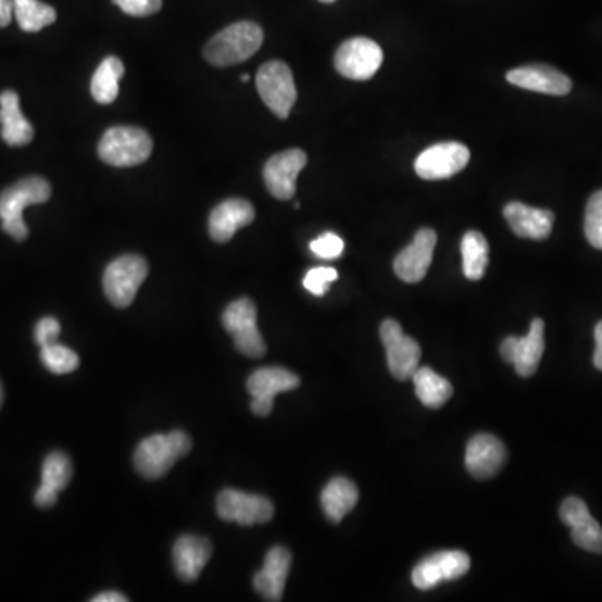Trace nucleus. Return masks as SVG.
<instances>
[{"instance_id":"1","label":"nucleus","mask_w":602,"mask_h":602,"mask_svg":"<svg viewBox=\"0 0 602 602\" xmlns=\"http://www.w3.org/2000/svg\"><path fill=\"white\" fill-rule=\"evenodd\" d=\"M51 185L40 176H29L9 186L0 195V220L2 229L15 241L27 240L29 229L24 223L23 213L30 204L46 203L51 198Z\"/></svg>"},{"instance_id":"2","label":"nucleus","mask_w":602,"mask_h":602,"mask_svg":"<svg viewBox=\"0 0 602 602\" xmlns=\"http://www.w3.org/2000/svg\"><path fill=\"white\" fill-rule=\"evenodd\" d=\"M192 442L188 434L181 430L175 432L156 434L139 443L135 452V467L141 477L149 480L161 479L171 468L175 467L179 459L191 452Z\"/></svg>"},{"instance_id":"3","label":"nucleus","mask_w":602,"mask_h":602,"mask_svg":"<svg viewBox=\"0 0 602 602\" xmlns=\"http://www.w3.org/2000/svg\"><path fill=\"white\" fill-rule=\"evenodd\" d=\"M263 45V29L243 21L216 34L204 48V58L216 67H228L248 61Z\"/></svg>"},{"instance_id":"4","label":"nucleus","mask_w":602,"mask_h":602,"mask_svg":"<svg viewBox=\"0 0 602 602\" xmlns=\"http://www.w3.org/2000/svg\"><path fill=\"white\" fill-rule=\"evenodd\" d=\"M153 153V139L141 127L116 126L104 133L98 154L102 163L131 167L145 163Z\"/></svg>"},{"instance_id":"5","label":"nucleus","mask_w":602,"mask_h":602,"mask_svg":"<svg viewBox=\"0 0 602 602\" xmlns=\"http://www.w3.org/2000/svg\"><path fill=\"white\" fill-rule=\"evenodd\" d=\"M148 263L139 254L116 258L102 276L105 297L116 309H127L135 301L148 276Z\"/></svg>"},{"instance_id":"6","label":"nucleus","mask_w":602,"mask_h":602,"mask_svg":"<svg viewBox=\"0 0 602 602\" xmlns=\"http://www.w3.org/2000/svg\"><path fill=\"white\" fill-rule=\"evenodd\" d=\"M223 327L226 328L241 355L262 359L266 353L263 335L258 330L256 306L250 298H240L226 306L223 313Z\"/></svg>"},{"instance_id":"7","label":"nucleus","mask_w":602,"mask_h":602,"mask_svg":"<svg viewBox=\"0 0 602 602\" xmlns=\"http://www.w3.org/2000/svg\"><path fill=\"white\" fill-rule=\"evenodd\" d=\"M256 88L263 102L279 117L287 120L297 102L293 73L281 61L266 62L256 74Z\"/></svg>"},{"instance_id":"8","label":"nucleus","mask_w":602,"mask_h":602,"mask_svg":"<svg viewBox=\"0 0 602 602\" xmlns=\"http://www.w3.org/2000/svg\"><path fill=\"white\" fill-rule=\"evenodd\" d=\"M216 511L225 523L240 524L243 527L266 524L273 519L275 507L269 499L256 493L226 489L216 499Z\"/></svg>"},{"instance_id":"9","label":"nucleus","mask_w":602,"mask_h":602,"mask_svg":"<svg viewBox=\"0 0 602 602\" xmlns=\"http://www.w3.org/2000/svg\"><path fill=\"white\" fill-rule=\"evenodd\" d=\"M384 62L380 46L367 37L346 40L335 54V67L341 76L352 80H368L377 74Z\"/></svg>"},{"instance_id":"10","label":"nucleus","mask_w":602,"mask_h":602,"mask_svg":"<svg viewBox=\"0 0 602 602\" xmlns=\"http://www.w3.org/2000/svg\"><path fill=\"white\" fill-rule=\"evenodd\" d=\"M380 338L387 350V363L390 374L397 380L405 381L412 378L421 362L422 350L414 338L406 337L396 319H385L380 325Z\"/></svg>"},{"instance_id":"11","label":"nucleus","mask_w":602,"mask_h":602,"mask_svg":"<svg viewBox=\"0 0 602 602\" xmlns=\"http://www.w3.org/2000/svg\"><path fill=\"white\" fill-rule=\"evenodd\" d=\"M248 392L253 397L251 412L258 417H268L273 400L278 393L290 392L300 387V377L281 367H266L253 372L248 378Z\"/></svg>"},{"instance_id":"12","label":"nucleus","mask_w":602,"mask_h":602,"mask_svg":"<svg viewBox=\"0 0 602 602\" xmlns=\"http://www.w3.org/2000/svg\"><path fill=\"white\" fill-rule=\"evenodd\" d=\"M544 328V319L534 318L526 337H507L502 341V359L512 363L521 377H532L539 368L545 350Z\"/></svg>"},{"instance_id":"13","label":"nucleus","mask_w":602,"mask_h":602,"mask_svg":"<svg viewBox=\"0 0 602 602\" xmlns=\"http://www.w3.org/2000/svg\"><path fill=\"white\" fill-rule=\"evenodd\" d=\"M471 569V557L462 551H440L427 555L415 566L412 582L421 591H428L446 580L461 579Z\"/></svg>"},{"instance_id":"14","label":"nucleus","mask_w":602,"mask_h":602,"mask_svg":"<svg viewBox=\"0 0 602 602\" xmlns=\"http://www.w3.org/2000/svg\"><path fill=\"white\" fill-rule=\"evenodd\" d=\"M471 160V151L461 142H440L430 146L415 161V171L422 179L436 181L457 175Z\"/></svg>"},{"instance_id":"15","label":"nucleus","mask_w":602,"mask_h":602,"mask_svg":"<svg viewBox=\"0 0 602 602\" xmlns=\"http://www.w3.org/2000/svg\"><path fill=\"white\" fill-rule=\"evenodd\" d=\"M306 161L309 158L301 149H287L269 158L263 170L269 195L278 200H291L297 191L298 175L306 166Z\"/></svg>"},{"instance_id":"16","label":"nucleus","mask_w":602,"mask_h":602,"mask_svg":"<svg viewBox=\"0 0 602 602\" xmlns=\"http://www.w3.org/2000/svg\"><path fill=\"white\" fill-rule=\"evenodd\" d=\"M437 244V233L422 228L405 250L397 254L393 269L405 284H418L427 275Z\"/></svg>"},{"instance_id":"17","label":"nucleus","mask_w":602,"mask_h":602,"mask_svg":"<svg viewBox=\"0 0 602 602\" xmlns=\"http://www.w3.org/2000/svg\"><path fill=\"white\" fill-rule=\"evenodd\" d=\"M507 461V450L501 439L490 434L472 437L465 450V467L472 477L479 480L490 479L499 474Z\"/></svg>"},{"instance_id":"18","label":"nucleus","mask_w":602,"mask_h":602,"mask_svg":"<svg viewBox=\"0 0 602 602\" xmlns=\"http://www.w3.org/2000/svg\"><path fill=\"white\" fill-rule=\"evenodd\" d=\"M561 521L570 527V537L577 548L602 554V527L582 499L567 498L561 505Z\"/></svg>"},{"instance_id":"19","label":"nucleus","mask_w":602,"mask_h":602,"mask_svg":"<svg viewBox=\"0 0 602 602\" xmlns=\"http://www.w3.org/2000/svg\"><path fill=\"white\" fill-rule=\"evenodd\" d=\"M507 80L517 88L549 96H566L573 89V83L566 74L544 64H532V66L509 71Z\"/></svg>"},{"instance_id":"20","label":"nucleus","mask_w":602,"mask_h":602,"mask_svg":"<svg viewBox=\"0 0 602 602\" xmlns=\"http://www.w3.org/2000/svg\"><path fill=\"white\" fill-rule=\"evenodd\" d=\"M290 569L291 552L281 545L269 549L262 570H258L253 577V586L258 594L265 601H281Z\"/></svg>"},{"instance_id":"21","label":"nucleus","mask_w":602,"mask_h":602,"mask_svg":"<svg viewBox=\"0 0 602 602\" xmlns=\"http://www.w3.org/2000/svg\"><path fill=\"white\" fill-rule=\"evenodd\" d=\"M254 222V208L250 201L231 198L214 208L210 214V236L216 243H226L235 233Z\"/></svg>"},{"instance_id":"22","label":"nucleus","mask_w":602,"mask_h":602,"mask_svg":"<svg viewBox=\"0 0 602 602\" xmlns=\"http://www.w3.org/2000/svg\"><path fill=\"white\" fill-rule=\"evenodd\" d=\"M211 555H213V545L204 537L191 536V534L179 537L173 548V561L179 579L185 582L197 580Z\"/></svg>"},{"instance_id":"23","label":"nucleus","mask_w":602,"mask_h":602,"mask_svg":"<svg viewBox=\"0 0 602 602\" xmlns=\"http://www.w3.org/2000/svg\"><path fill=\"white\" fill-rule=\"evenodd\" d=\"M504 216L515 235L529 240H545L554 225L552 211L530 208L517 201L504 208Z\"/></svg>"},{"instance_id":"24","label":"nucleus","mask_w":602,"mask_h":602,"mask_svg":"<svg viewBox=\"0 0 602 602\" xmlns=\"http://www.w3.org/2000/svg\"><path fill=\"white\" fill-rule=\"evenodd\" d=\"M71 479H73L71 459L62 452L49 454L42 465V482L34 498L37 507H54L59 492L70 486Z\"/></svg>"},{"instance_id":"25","label":"nucleus","mask_w":602,"mask_h":602,"mask_svg":"<svg viewBox=\"0 0 602 602\" xmlns=\"http://www.w3.org/2000/svg\"><path fill=\"white\" fill-rule=\"evenodd\" d=\"M0 124L2 139L9 146H26L34 139V127L24 117L15 91H4L0 95Z\"/></svg>"},{"instance_id":"26","label":"nucleus","mask_w":602,"mask_h":602,"mask_svg":"<svg viewBox=\"0 0 602 602\" xmlns=\"http://www.w3.org/2000/svg\"><path fill=\"white\" fill-rule=\"evenodd\" d=\"M359 502V489L347 477H335L322 492V507L328 521L340 524Z\"/></svg>"},{"instance_id":"27","label":"nucleus","mask_w":602,"mask_h":602,"mask_svg":"<svg viewBox=\"0 0 602 602\" xmlns=\"http://www.w3.org/2000/svg\"><path fill=\"white\" fill-rule=\"evenodd\" d=\"M414 380L415 393L418 400L428 409H440L449 402L454 393L452 385L447 378L440 377L432 368L422 367L412 375Z\"/></svg>"},{"instance_id":"28","label":"nucleus","mask_w":602,"mask_h":602,"mask_svg":"<svg viewBox=\"0 0 602 602\" xmlns=\"http://www.w3.org/2000/svg\"><path fill=\"white\" fill-rule=\"evenodd\" d=\"M124 76V64L116 55H110L99 64L91 80V95L99 104H111L120 95V83Z\"/></svg>"},{"instance_id":"29","label":"nucleus","mask_w":602,"mask_h":602,"mask_svg":"<svg viewBox=\"0 0 602 602\" xmlns=\"http://www.w3.org/2000/svg\"><path fill=\"white\" fill-rule=\"evenodd\" d=\"M461 250L464 275L472 281L484 278L487 265H489V244H487L486 236L479 231L465 233Z\"/></svg>"},{"instance_id":"30","label":"nucleus","mask_w":602,"mask_h":602,"mask_svg":"<svg viewBox=\"0 0 602 602\" xmlns=\"http://www.w3.org/2000/svg\"><path fill=\"white\" fill-rule=\"evenodd\" d=\"M14 15L18 27L26 33H39L58 18L55 9L40 0H14Z\"/></svg>"},{"instance_id":"31","label":"nucleus","mask_w":602,"mask_h":602,"mask_svg":"<svg viewBox=\"0 0 602 602\" xmlns=\"http://www.w3.org/2000/svg\"><path fill=\"white\" fill-rule=\"evenodd\" d=\"M40 360L45 363V367L55 375L71 374L79 367L77 353L58 341L51 346L40 347Z\"/></svg>"},{"instance_id":"32","label":"nucleus","mask_w":602,"mask_h":602,"mask_svg":"<svg viewBox=\"0 0 602 602\" xmlns=\"http://www.w3.org/2000/svg\"><path fill=\"white\" fill-rule=\"evenodd\" d=\"M586 238L592 247L602 250V189L588 201L585 220Z\"/></svg>"},{"instance_id":"33","label":"nucleus","mask_w":602,"mask_h":602,"mask_svg":"<svg viewBox=\"0 0 602 602\" xmlns=\"http://www.w3.org/2000/svg\"><path fill=\"white\" fill-rule=\"evenodd\" d=\"M338 278L337 269L328 268V266H318V268L310 269L303 279V287L315 294V297H324L330 287L331 281Z\"/></svg>"},{"instance_id":"34","label":"nucleus","mask_w":602,"mask_h":602,"mask_svg":"<svg viewBox=\"0 0 602 602\" xmlns=\"http://www.w3.org/2000/svg\"><path fill=\"white\" fill-rule=\"evenodd\" d=\"M343 240L335 233H325L316 240L310 243V250L315 256L324 258V260H335V258L341 256L343 253Z\"/></svg>"},{"instance_id":"35","label":"nucleus","mask_w":602,"mask_h":602,"mask_svg":"<svg viewBox=\"0 0 602 602\" xmlns=\"http://www.w3.org/2000/svg\"><path fill=\"white\" fill-rule=\"evenodd\" d=\"M114 4L133 17H148L163 8V0H113Z\"/></svg>"},{"instance_id":"36","label":"nucleus","mask_w":602,"mask_h":602,"mask_svg":"<svg viewBox=\"0 0 602 602\" xmlns=\"http://www.w3.org/2000/svg\"><path fill=\"white\" fill-rule=\"evenodd\" d=\"M59 334H61V325H59L58 319L46 316L36 325L34 338H36L37 346L46 347L58 341Z\"/></svg>"},{"instance_id":"37","label":"nucleus","mask_w":602,"mask_h":602,"mask_svg":"<svg viewBox=\"0 0 602 602\" xmlns=\"http://www.w3.org/2000/svg\"><path fill=\"white\" fill-rule=\"evenodd\" d=\"M14 15V0H0V27H8Z\"/></svg>"},{"instance_id":"38","label":"nucleus","mask_w":602,"mask_h":602,"mask_svg":"<svg viewBox=\"0 0 602 602\" xmlns=\"http://www.w3.org/2000/svg\"><path fill=\"white\" fill-rule=\"evenodd\" d=\"M595 350H594V367L602 372V322L595 325L594 330Z\"/></svg>"},{"instance_id":"39","label":"nucleus","mask_w":602,"mask_h":602,"mask_svg":"<svg viewBox=\"0 0 602 602\" xmlns=\"http://www.w3.org/2000/svg\"><path fill=\"white\" fill-rule=\"evenodd\" d=\"M95 602H126V595L121 594V592H101V594L95 595L92 598Z\"/></svg>"},{"instance_id":"40","label":"nucleus","mask_w":602,"mask_h":602,"mask_svg":"<svg viewBox=\"0 0 602 602\" xmlns=\"http://www.w3.org/2000/svg\"><path fill=\"white\" fill-rule=\"evenodd\" d=\"M2 402H4V390H2V385H0V406H2Z\"/></svg>"},{"instance_id":"41","label":"nucleus","mask_w":602,"mask_h":602,"mask_svg":"<svg viewBox=\"0 0 602 602\" xmlns=\"http://www.w3.org/2000/svg\"><path fill=\"white\" fill-rule=\"evenodd\" d=\"M319 2H324V4H334L337 0H319Z\"/></svg>"},{"instance_id":"42","label":"nucleus","mask_w":602,"mask_h":602,"mask_svg":"<svg viewBox=\"0 0 602 602\" xmlns=\"http://www.w3.org/2000/svg\"><path fill=\"white\" fill-rule=\"evenodd\" d=\"M241 80H243V83H248V80H250V76H248V74H243V77H241Z\"/></svg>"}]
</instances>
